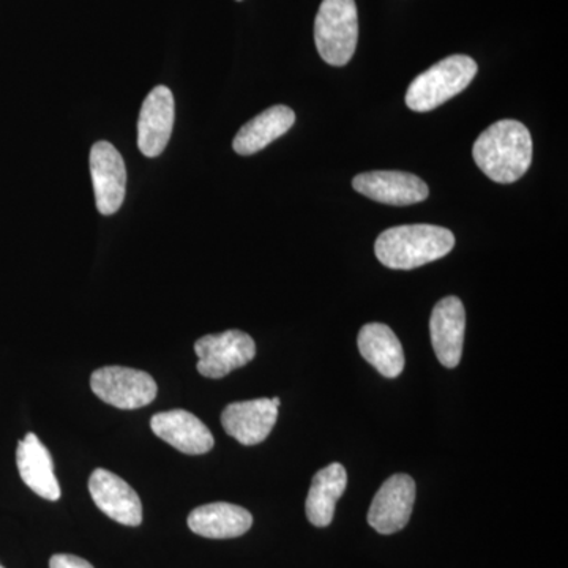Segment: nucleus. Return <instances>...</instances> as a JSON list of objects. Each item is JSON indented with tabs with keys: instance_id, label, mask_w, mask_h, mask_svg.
Instances as JSON below:
<instances>
[{
	"instance_id": "obj_10",
	"label": "nucleus",
	"mask_w": 568,
	"mask_h": 568,
	"mask_svg": "<svg viewBox=\"0 0 568 568\" xmlns=\"http://www.w3.org/2000/svg\"><path fill=\"white\" fill-rule=\"evenodd\" d=\"M465 305L455 295L437 302L429 317V334L437 361L446 368H455L462 361L465 343Z\"/></svg>"
},
{
	"instance_id": "obj_12",
	"label": "nucleus",
	"mask_w": 568,
	"mask_h": 568,
	"mask_svg": "<svg viewBox=\"0 0 568 568\" xmlns=\"http://www.w3.org/2000/svg\"><path fill=\"white\" fill-rule=\"evenodd\" d=\"M355 192L364 194L377 203L410 205L428 197V185L417 175L402 171H373L355 175Z\"/></svg>"
},
{
	"instance_id": "obj_2",
	"label": "nucleus",
	"mask_w": 568,
	"mask_h": 568,
	"mask_svg": "<svg viewBox=\"0 0 568 568\" xmlns=\"http://www.w3.org/2000/svg\"><path fill=\"white\" fill-rule=\"evenodd\" d=\"M455 235L435 224H405L384 231L377 237V260L395 271H410L447 256L454 250Z\"/></svg>"
},
{
	"instance_id": "obj_17",
	"label": "nucleus",
	"mask_w": 568,
	"mask_h": 568,
	"mask_svg": "<svg viewBox=\"0 0 568 568\" xmlns=\"http://www.w3.org/2000/svg\"><path fill=\"white\" fill-rule=\"evenodd\" d=\"M253 526V517L244 507L213 503L194 508L189 517V528L205 538H235L244 536Z\"/></svg>"
},
{
	"instance_id": "obj_9",
	"label": "nucleus",
	"mask_w": 568,
	"mask_h": 568,
	"mask_svg": "<svg viewBox=\"0 0 568 568\" xmlns=\"http://www.w3.org/2000/svg\"><path fill=\"white\" fill-rule=\"evenodd\" d=\"M174 97L170 89L156 85L141 108L138 121V148L149 159L162 155L174 126Z\"/></svg>"
},
{
	"instance_id": "obj_4",
	"label": "nucleus",
	"mask_w": 568,
	"mask_h": 568,
	"mask_svg": "<svg viewBox=\"0 0 568 568\" xmlns=\"http://www.w3.org/2000/svg\"><path fill=\"white\" fill-rule=\"evenodd\" d=\"M357 40L355 0H323L315 21V43L321 58L328 65H346L353 59Z\"/></svg>"
},
{
	"instance_id": "obj_1",
	"label": "nucleus",
	"mask_w": 568,
	"mask_h": 568,
	"mask_svg": "<svg viewBox=\"0 0 568 568\" xmlns=\"http://www.w3.org/2000/svg\"><path fill=\"white\" fill-rule=\"evenodd\" d=\"M473 156L491 181L517 182L532 163V136L521 122L499 121L477 138Z\"/></svg>"
},
{
	"instance_id": "obj_20",
	"label": "nucleus",
	"mask_w": 568,
	"mask_h": 568,
	"mask_svg": "<svg viewBox=\"0 0 568 568\" xmlns=\"http://www.w3.org/2000/svg\"><path fill=\"white\" fill-rule=\"evenodd\" d=\"M50 568H93L88 560L73 555H54L50 560Z\"/></svg>"
},
{
	"instance_id": "obj_14",
	"label": "nucleus",
	"mask_w": 568,
	"mask_h": 568,
	"mask_svg": "<svg viewBox=\"0 0 568 568\" xmlns=\"http://www.w3.org/2000/svg\"><path fill=\"white\" fill-rule=\"evenodd\" d=\"M153 435L186 455H203L213 448V436L194 414L174 409L155 414L151 420Z\"/></svg>"
},
{
	"instance_id": "obj_21",
	"label": "nucleus",
	"mask_w": 568,
	"mask_h": 568,
	"mask_svg": "<svg viewBox=\"0 0 568 568\" xmlns=\"http://www.w3.org/2000/svg\"><path fill=\"white\" fill-rule=\"evenodd\" d=\"M272 403H274L275 407H280V405H282V399H280L278 396H275V398H272Z\"/></svg>"
},
{
	"instance_id": "obj_3",
	"label": "nucleus",
	"mask_w": 568,
	"mask_h": 568,
	"mask_svg": "<svg viewBox=\"0 0 568 568\" xmlns=\"http://www.w3.org/2000/svg\"><path fill=\"white\" fill-rule=\"evenodd\" d=\"M477 63L469 55H448L410 82L406 92L409 110L428 112L465 91L477 74Z\"/></svg>"
},
{
	"instance_id": "obj_7",
	"label": "nucleus",
	"mask_w": 568,
	"mask_h": 568,
	"mask_svg": "<svg viewBox=\"0 0 568 568\" xmlns=\"http://www.w3.org/2000/svg\"><path fill=\"white\" fill-rule=\"evenodd\" d=\"M416 503V481L406 474H395L384 481L368 511V525L383 536L405 529Z\"/></svg>"
},
{
	"instance_id": "obj_6",
	"label": "nucleus",
	"mask_w": 568,
	"mask_h": 568,
	"mask_svg": "<svg viewBox=\"0 0 568 568\" xmlns=\"http://www.w3.org/2000/svg\"><path fill=\"white\" fill-rule=\"evenodd\" d=\"M197 372L211 379H222L234 369L242 368L256 355V343L242 331H226L223 334L205 335L194 343Z\"/></svg>"
},
{
	"instance_id": "obj_22",
	"label": "nucleus",
	"mask_w": 568,
	"mask_h": 568,
	"mask_svg": "<svg viewBox=\"0 0 568 568\" xmlns=\"http://www.w3.org/2000/svg\"><path fill=\"white\" fill-rule=\"evenodd\" d=\"M0 568H3L2 566H0Z\"/></svg>"
},
{
	"instance_id": "obj_8",
	"label": "nucleus",
	"mask_w": 568,
	"mask_h": 568,
	"mask_svg": "<svg viewBox=\"0 0 568 568\" xmlns=\"http://www.w3.org/2000/svg\"><path fill=\"white\" fill-rule=\"evenodd\" d=\"M91 174L97 209L112 215L122 207L126 192V168L121 153L108 141H100L91 151Z\"/></svg>"
},
{
	"instance_id": "obj_19",
	"label": "nucleus",
	"mask_w": 568,
	"mask_h": 568,
	"mask_svg": "<svg viewBox=\"0 0 568 568\" xmlns=\"http://www.w3.org/2000/svg\"><path fill=\"white\" fill-rule=\"evenodd\" d=\"M347 487V473L339 463L324 467L313 477L306 497V518L316 528H327L334 519L336 503Z\"/></svg>"
},
{
	"instance_id": "obj_15",
	"label": "nucleus",
	"mask_w": 568,
	"mask_h": 568,
	"mask_svg": "<svg viewBox=\"0 0 568 568\" xmlns=\"http://www.w3.org/2000/svg\"><path fill=\"white\" fill-rule=\"evenodd\" d=\"M17 465L22 481L36 495L52 503L61 499V487L55 478L50 452L33 433H28L18 444Z\"/></svg>"
},
{
	"instance_id": "obj_11",
	"label": "nucleus",
	"mask_w": 568,
	"mask_h": 568,
	"mask_svg": "<svg viewBox=\"0 0 568 568\" xmlns=\"http://www.w3.org/2000/svg\"><path fill=\"white\" fill-rule=\"evenodd\" d=\"M89 491L95 506L106 517L123 526L136 528L142 523V504L140 496L123 478L111 470L95 469L89 478Z\"/></svg>"
},
{
	"instance_id": "obj_16",
	"label": "nucleus",
	"mask_w": 568,
	"mask_h": 568,
	"mask_svg": "<svg viewBox=\"0 0 568 568\" xmlns=\"http://www.w3.org/2000/svg\"><path fill=\"white\" fill-rule=\"evenodd\" d=\"M358 351L369 365L388 379L402 375L406 358L398 336L386 324H366L358 332Z\"/></svg>"
},
{
	"instance_id": "obj_5",
	"label": "nucleus",
	"mask_w": 568,
	"mask_h": 568,
	"mask_svg": "<svg viewBox=\"0 0 568 568\" xmlns=\"http://www.w3.org/2000/svg\"><path fill=\"white\" fill-rule=\"evenodd\" d=\"M93 394L119 409H140L151 405L159 386L149 373L126 366H103L91 376Z\"/></svg>"
},
{
	"instance_id": "obj_18",
	"label": "nucleus",
	"mask_w": 568,
	"mask_h": 568,
	"mask_svg": "<svg viewBox=\"0 0 568 568\" xmlns=\"http://www.w3.org/2000/svg\"><path fill=\"white\" fill-rule=\"evenodd\" d=\"M295 122V112L284 104L268 108L246 122L235 134L233 148L239 155H253L267 148L271 142L290 132Z\"/></svg>"
},
{
	"instance_id": "obj_13",
	"label": "nucleus",
	"mask_w": 568,
	"mask_h": 568,
	"mask_svg": "<svg viewBox=\"0 0 568 568\" xmlns=\"http://www.w3.org/2000/svg\"><path fill=\"white\" fill-rule=\"evenodd\" d=\"M278 418V407L272 399L231 403L224 407L222 425L224 432L244 446H256L271 435Z\"/></svg>"
}]
</instances>
